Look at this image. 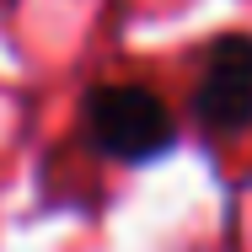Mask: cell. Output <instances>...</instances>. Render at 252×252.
Returning a JSON list of instances; mask_svg holds the SVG:
<instances>
[{"label": "cell", "mask_w": 252, "mask_h": 252, "mask_svg": "<svg viewBox=\"0 0 252 252\" xmlns=\"http://www.w3.org/2000/svg\"><path fill=\"white\" fill-rule=\"evenodd\" d=\"M75 140L102 166H156L183 145L172 102L145 81H92L75 102Z\"/></svg>", "instance_id": "1"}, {"label": "cell", "mask_w": 252, "mask_h": 252, "mask_svg": "<svg viewBox=\"0 0 252 252\" xmlns=\"http://www.w3.org/2000/svg\"><path fill=\"white\" fill-rule=\"evenodd\" d=\"M188 129L209 151L252 134V32L247 27L209 32L199 43L193 86H188Z\"/></svg>", "instance_id": "2"}, {"label": "cell", "mask_w": 252, "mask_h": 252, "mask_svg": "<svg viewBox=\"0 0 252 252\" xmlns=\"http://www.w3.org/2000/svg\"><path fill=\"white\" fill-rule=\"evenodd\" d=\"M11 5H16V0H0V11H11Z\"/></svg>", "instance_id": "3"}]
</instances>
